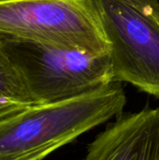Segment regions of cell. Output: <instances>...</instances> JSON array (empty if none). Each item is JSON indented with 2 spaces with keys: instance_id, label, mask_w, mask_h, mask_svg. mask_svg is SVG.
<instances>
[{
  "instance_id": "cell-1",
  "label": "cell",
  "mask_w": 159,
  "mask_h": 160,
  "mask_svg": "<svg viewBox=\"0 0 159 160\" xmlns=\"http://www.w3.org/2000/svg\"><path fill=\"white\" fill-rule=\"evenodd\" d=\"M122 82L62 101L32 105L0 119V160H43L82 133L118 116Z\"/></svg>"
},
{
  "instance_id": "cell-2",
  "label": "cell",
  "mask_w": 159,
  "mask_h": 160,
  "mask_svg": "<svg viewBox=\"0 0 159 160\" xmlns=\"http://www.w3.org/2000/svg\"><path fill=\"white\" fill-rule=\"evenodd\" d=\"M0 50L24 83L34 105L72 98L113 82L109 53L0 39Z\"/></svg>"
},
{
  "instance_id": "cell-3",
  "label": "cell",
  "mask_w": 159,
  "mask_h": 160,
  "mask_svg": "<svg viewBox=\"0 0 159 160\" xmlns=\"http://www.w3.org/2000/svg\"><path fill=\"white\" fill-rule=\"evenodd\" d=\"M110 44L112 80L159 98L158 0H90Z\"/></svg>"
},
{
  "instance_id": "cell-4",
  "label": "cell",
  "mask_w": 159,
  "mask_h": 160,
  "mask_svg": "<svg viewBox=\"0 0 159 160\" xmlns=\"http://www.w3.org/2000/svg\"><path fill=\"white\" fill-rule=\"evenodd\" d=\"M0 39L109 53L90 0H0Z\"/></svg>"
},
{
  "instance_id": "cell-5",
  "label": "cell",
  "mask_w": 159,
  "mask_h": 160,
  "mask_svg": "<svg viewBox=\"0 0 159 160\" xmlns=\"http://www.w3.org/2000/svg\"><path fill=\"white\" fill-rule=\"evenodd\" d=\"M81 160H159V108L119 114Z\"/></svg>"
},
{
  "instance_id": "cell-6",
  "label": "cell",
  "mask_w": 159,
  "mask_h": 160,
  "mask_svg": "<svg viewBox=\"0 0 159 160\" xmlns=\"http://www.w3.org/2000/svg\"><path fill=\"white\" fill-rule=\"evenodd\" d=\"M32 105L20 75L0 50V119Z\"/></svg>"
}]
</instances>
